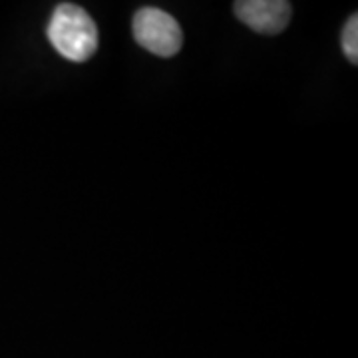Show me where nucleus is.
<instances>
[{"label": "nucleus", "instance_id": "4", "mask_svg": "<svg viewBox=\"0 0 358 358\" xmlns=\"http://www.w3.org/2000/svg\"><path fill=\"white\" fill-rule=\"evenodd\" d=\"M343 50H345V56L357 64L358 62V16L352 14L350 20L346 22L345 32H343Z\"/></svg>", "mask_w": 358, "mask_h": 358}, {"label": "nucleus", "instance_id": "1", "mask_svg": "<svg viewBox=\"0 0 358 358\" xmlns=\"http://www.w3.org/2000/svg\"><path fill=\"white\" fill-rule=\"evenodd\" d=\"M54 50L70 62H86L98 50V28L82 6L58 4L46 26Z\"/></svg>", "mask_w": 358, "mask_h": 358}, {"label": "nucleus", "instance_id": "3", "mask_svg": "<svg viewBox=\"0 0 358 358\" xmlns=\"http://www.w3.org/2000/svg\"><path fill=\"white\" fill-rule=\"evenodd\" d=\"M233 10L259 34H279L291 20V2L285 0H241L233 4Z\"/></svg>", "mask_w": 358, "mask_h": 358}, {"label": "nucleus", "instance_id": "2", "mask_svg": "<svg viewBox=\"0 0 358 358\" xmlns=\"http://www.w3.org/2000/svg\"><path fill=\"white\" fill-rule=\"evenodd\" d=\"M134 38L141 48L162 58H171L181 50L183 32L178 20L162 8L145 6L134 16Z\"/></svg>", "mask_w": 358, "mask_h": 358}]
</instances>
